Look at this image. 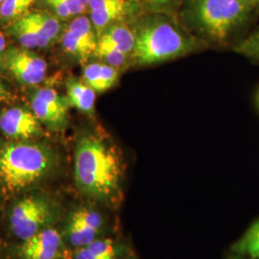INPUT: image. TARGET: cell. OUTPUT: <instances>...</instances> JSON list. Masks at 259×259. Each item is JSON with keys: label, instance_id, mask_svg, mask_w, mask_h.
Wrapping results in <instances>:
<instances>
[{"label": "cell", "instance_id": "1", "mask_svg": "<svg viewBox=\"0 0 259 259\" xmlns=\"http://www.w3.org/2000/svg\"><path fill=\"white\" fill-rule=\"evenodd\" d=\"M126 162L119 147L99 130H85L76 140L73 176L79 192L110 207L124 197Z\"/></svg>", "mask_w": 259, "mask_h": 259}, {"label": "cell", "instance_id": "2", "mask_svg": "<svg viewBox=\"0 0 259 259\" xmlns=\"http://www.w3.org/2000/svg\"><path fill=\"white\" fill-rule=\"evenodd\" d=\"M135 66H150L206 49L209 46L167 14H144L132 23Z\"/></svg>", "mask_w": 259, "mask_h": 259}, {"label": "cell", "instance_id": "3", "mask_svg": "<svg viewBox=\"0 0 259 259\" xmlns=\"http://www.w3.org/2000/svg\"><path fill=\"white\" fill-rule=\"evenodd\" d=\"M256 10L249 0H184L178 19L209 47H225Z\"/></svg>", "mask_w": 259, "mask_h": 259}, {"label": "cell", "instance_id": "4", "mask_svg": "<svg viewBox=\"0 0 259 259\" xmlns=\"http://www.w3.org/2000/svg\"><path fill=\"white\" fill-rule=\"evenodd\" d=\"M57 162L52 149L34 141L11 140L0 144V187L17 194L37 185Z\"/></svg>", "mask_w": 259, "mask_h": 259}, {"label": "cell", "instance_id": "5", "mask_svg": "<svg viewBox=\"0 0 259 259\" xmlns=\"http://www.w3.org/2000/svg\"><path fill=\"white\" fill-rule=\"evenodd\" d=\"M65 23L49 13L35 9L4 30L20 47L32 50L59 41Z\"/></svg>", "mask_w": 259, "mask_h": 259}, {"label": "cell", "instance_id": "6", "mask_svg": "<svg viewBox=\"0 0 259 259\" xmlns=\"http://www.w3.org/2000/svg\"><path fill=\"white\" fill-rule=\"evenodd\" d=\"M136 46L132 23H115L106 28L98 37L95 58L117 68L122 73L135 66Z\"/></svg>", "mask_w": 259, "mask_h": 259}, {"label": "cell", "instance_id": "7", "mask_svg": "<svg viewBox=\"0 0 259 259\" xmlns=\"http://www.w3.org/2000/svg\"><path fill=\"white\" fill-rule=\"evenodd\" d=\"M59 41L65 55L75 63L83 66L93 60L98 35L88 14L66 21Z\"/></svg>", "mask_w": 259, "mask_h": 259}, {"label": "cell", "instance_id": "8", "mask_svg": "<svg viewBox=\"0 0 259 259\" xmlns=\"http://www.w3.org/2000/svg\"><path fill=\"white\" fill-rule=\"evenodd\" d=\"M53 212L46 199L29 196L19 200L10 213V226L13 233L25 241L47 229L52 221Z\"/></svg>", "mask_w": 259, "mask_h": 259}, {"label": "cell", "instance_id": "9", "mask_svg": "<svg viewBox=\"0 0 259 259\" xmlns=\"http://www.w3.org/2000/svg\"><path fill=\"white\" fill-rule=\"evenodd\" d=\"M29 101L30 109L47 130L59 133L67 128L71 106L66 95L60 94L53 88L42 87L30 93Z\"/></svg>", "mask_w": 259, "mask_h": 259}, {"label": "cell", "instance_id": "10", "mask_svg": "<svg viewBox=\"0 0 259 259\" xmlns=\"http://www.w3.org/2000/svg\"><path fill=\"white\" fill-rule=\"evenodd\" d=\"M98 37L115 23H133L146 14L139 0H89L87 11Z\"/></svg>", "mask_w": 259, "mask_h": 259}, {"label": "cell", "instance_id": "11", "mask_svg": "<svg viewBox=\"0 0 259 259\" xmlns=\"http://www.w3.org/2000/svg\"><path fill=\"white\" fill-rule=\"evenodd\" d=\"M3 62L16 80L24 85L35 87L44 82L47 63L34 51L20 47L7 48Z\"/></svg>", "mask_w": 259, "mask_h": 259}, {"label": "cell", "instance_id": "12", "mask_svg": "<svg viewBox=\"0 0 259 259\" xmlns=\"http://www.w3.org/2000/svg\"><path fill=\"white\" fill-rule=\"evenodd\" d=\"M0 131L10 140L32 141L44 135V126L31 109L16 106L0 113Z\"/></svg>", "mask_w": 259, "mask_h": 259}, {"label": "cell", "instance_id": "13", "mask_svg": "<svg viewBox=\"0 0 259 259\" xmlns=\"http://www.w3.org/2000/svg\"><path fill=\"white\" fill-rule=\"evenodd\" d=\"M104 220L97 210L81 206L73 210L66 225V236L71 246L83 248L98 238Z\"/></svg>", "mask_w": 259, "mask_h": 259}, {"label": "cell", "instance_id": "14", "mask_svg": "<svg viewBox=\"0 0 259 259\" xmlns=\"http://www.w3.org/2000/svg\"><path fill=\"white\" fill-rule=\"evenodd\" d=\"M64 241L55 229L47 228L27 240L22 241L19 249L21 259H59Z\"/></svg>", "mask_w": 259, "mask_h": 259}, {"label": "cell", "instance_id": "15", "mask_svg": "<svg viewBox=\"0 0 259 259\" xmlns=\"http://www.w3.org/2000/svg\"><path fill=\"white\" fill-rule=\"evenodd\" d=\"M120 70L100 60L93 59L83 66L82 80L97 94L106 93L119 82Z\"/></svg>", "mask_w": 259, "mask_h": 259}, {"label": "cell", "instance_id": "16", "mask_svg": "<svg viewBox=\"0 0 259 259\" xmlns=\"http://www.w3.org/2000/svg\"><path fill=\"white\" fill-rule=\"evenodd\" d=\"M65 89L70 106L91 119H94L97 93L89 84L84 83L82 78L74 76H70L66 79Z\"/></svg>", "mask_w": 259, "mask_h": 259}, {"label": "cell", "instance_id": "17", "mask_svg": "<svg viewBox=\"0 0 259 259\" xmlns=\"http://www.w3.org/2000/svg\"><path fill=\"white\" fill-rule=\"evenodd\" d=\"M88 6L89 0H37L35 9L49 13L66 22L87 14Z\"/></svg>", "mask_w": 259, "mask_h": 259}, {"label": "cell", "instance_id": "18", "mask_svg": "<svg viewBox=\"0 0 259 259\" xmlns=\"http://www.w3.org/2000/svg\"><path fill=\"white\" fill-rule=\"evenodd\" d=\"M37 0H3L0 5V27L6 29L35 10Z\"/></svg>", "mask_w": 259, "mask_h": 259}, {"label": "cell", "instance_id": "19", "mask_svg": "<svg viewBox=\"0 0 259 259\" xmlns=\"http://www.w3.org/2000/svg\"><path fill=\"white\" fill-rule=\"evenodd\" d=\"M232 252L247 258L259 259V219L252 223L234 243Z\"/></svg>", "mask_w": 259, "mask_h": 259}, {"label": "cell", "instance_id": "20", "mask_svg": "<svg viewBox=\"0 0 259 259\" xmlns=\"http://www.w3.org/2000/svg\"><path fill=\"white\" fill-rule=\"evenodd\" d=\"M74 259H118V255L113 241L97 238L88 246L77 249Z\"/></svg>", "mask_w": 259, "mask_h": 259}, {"label": "cell", "instance_id": "21", "mask_svg": "<svg viewBox=\"0 0 259 259\" xmlns=\"http://www.w3.org/2000/svg\"><path fill=\"white\" fill-rule=\"evenodd\" d=\"M146 14H167L178 17L184 0H139Z\"/></svg>", "mask_w": 259, "mask_h": 259}, {"label": "cell", "instance_id": "22", "mask_svg": "<svg viewBox=\"0 0 259 259\" xmlns=\"http://www.w3.org/2000/svg\"><path fill=\"white\" fill-rule=\"evenodd\" d=\"M232 50L250 60L259 61V27L247 37L234 44Z\"/></svg>", "mask_w": 259, "mask_h": 259}, {"label": "cell", "instance_id": "23", "mask_svg": "<svg viewBox=\"0 0 259 259\" xmlns=\"http://www.w3.org/2000/svg\"><path fill=\"white\" fill-rule=\"evenodd\" d=\"M11 97H12V94L10 93L8 87L0 78V103L9 101Z\"/></svg>", "mask_w": 259, "mask_h": 259}, {"label": "cell", "instance_id": "24", "mask_svg": "<svg viewBox=\"0 0 259 259\" xmlns=\"http://www.w3.org/2000/svg\"><path fill=\"white\" fill-rule=\"evenodd\" d=\"M6 45H7V42H6L5 35H4V33L0 32V62H2L3 59H4L5 52L7 50Z\"/></svg>", "mask_w": 259, "mask_h": 259}, {"label": "cell", "instance_id": "25", "mask_svg": "<svg viewBox=\"0 0 259 259\" xmlns=\"http://www.w3.org/2000/svg\"><path fill=\"white\" fill-rule=\"evenodd\" d=\"M249 1L256 9H259V0H249Z\"/></svg>", "mask_w": 259, "mask_h": 259}, {"label": "cell", "instance_id": "26", "mask_svg": "<svg viewBox=\"0 0 259 259\" xmlns=\"http://www.w3.org/2000/svg\"><path fill=\"white\" fill-rule=\"evenodd\" d=\"M229 259H250V258H247V257H245V256H241V255H238V254H235L234 253V255L233 256H232L231 258Z\"/></svg>", "mask_w": 259, "mask_h": 259}, {"label": "cell", "instance_id": "27", "mask_svg": "<svg viewBox=\"0 0 259 259\" xmlns=\"http://www.w3.org/2000/svg\"><path fill=\"white\" fill-rule=\"evenodd\" d=\"M2 2H3V0H0V5L2 4Z\"/></svg>", "mask_w": 259, "mask_h": 259}, {"label": "cell", "instance_id": "28", "mask_svg": "<svg viewBox=\"0 0 259 259\" xmlns=\"http://www.w3.org/2000/svg\"><path fill=\"white\" fill-rule=\"evenodd\" d=\"M258 104H259V94H258Z\"/></svg>", "mask_w": 259, "mask_h": 259}]
</instances>
